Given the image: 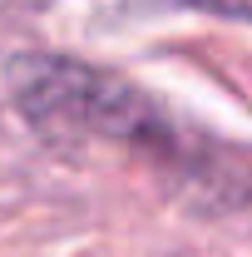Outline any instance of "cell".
Masks as SVG:
<instances>
[{
    "mask_svg": "<svg viewBox=\"0 0 252 257\" xmlns=\"http://www.w3.org/2000/svg\"><path fill=\"white\" fill-rule=\"evenodd\" d=\"M15 104L45 128H74L94 139H119L139 149H168L173 134L134 84L104 74L94 64L60 60V55H25L10 64Z\"/></svg>",
    "mask_w": 252,
    "mask_h": 257,
    "instance_id": "obj_1",
    "label": "cell"
},
{
    "mask_svg": "<svg viewBox=\"0 0 252 257\" xmlns=\"http://www.w3.org/2000/svg\"><path fill=\"white\" fill-rule=\"evenodd\" d=\"M203 10H218V15H237V20H252V0H193Z\"/></svg>",
    "mask_w": 252,
    "mask_h": 257,
    "instance_id": "obj_2",
    "label": "cell"
}]
</instances>
